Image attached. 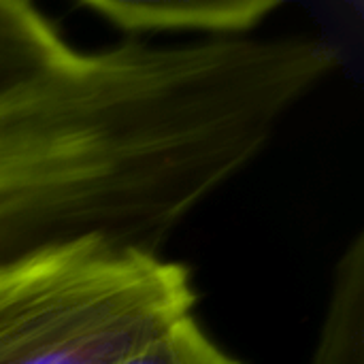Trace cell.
Instances as JSON below:
<instances>
[{"mask_svg":"<svg viewBox=\"0 0 364 364\" xmlns=\"http://www.w3.org/2000/svg\"><path fill=\"white\" fill-rule=\"evenodd\" d=\"M339 66L311 34L90 49L0 0V269L83 237L162 254Z\"/></svg>","mask_w":364,"mask_h":364,"instance_id":"cell-1","label":"cell"},{"mask_svg":"<svg viewBox=\"0 0 364 364\" xmlns=\"http://www.w3.org/2000/svg\"><path fill=\"white\" fill-rule=\"evenodd\" d=\"M192 271L83 237L0 269V364H119L194 314Z\"/></svg>","mask_w":364,"mask_h":364,"instance_id":"cell-2","label":"cell"},{"mask_svg":"<svg viewBox=\"0 0 364 364\" xmlns=\"http://www.w3.org/2000/svg\"><path fill=\"white\" fill-rule=\"evenodd\" d=\"M132 41H235L260 32L279 0H81Z\"/></svg>","mask_w":364,"mask_h":364,"instance_id":"cell-3","label":"cell"},{"mask_svg":"<svg viewBox=\"0 0 364 364\" xmlns=\"http://www.w3.org/2000/svg\"><path fill=\"white\" fill-rule=\"evenodd\" d=\"M307 364H364V235L339 254Z\"/></svg>","mask_w":364,"mask_h":364,"instance_id":"cell-4","label":"cell"},{"mask_svg":"<svg viewBox=\"0 0 364 364\" xmlns=\"http://www.w3.org/2000/svg\"><path fill=\"white\" fill-rule=\"evenodd\" d=\"M119 364H241V360L220 348L192 314Z\"/></svg>","mask_w":364,"mask_h":364,"instance_id":"cell-5","label":"cell"}]
</instances>
